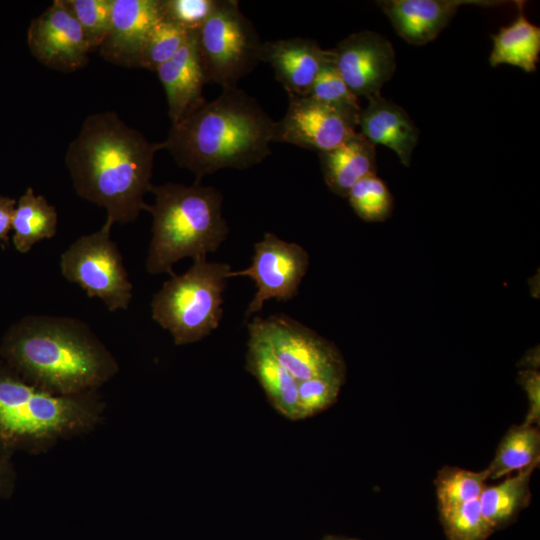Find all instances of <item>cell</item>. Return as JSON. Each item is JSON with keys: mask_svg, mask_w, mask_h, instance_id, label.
<instances>
[{"mask_svg": "<svg viewBox=\"0 0 540 540\" xmlns=\"http://www.w3.org/2000/svg\"><path fill=\"white\" fill-rule=\"evenodd\" d=\"M156 72L166 94L172 124L206 102L202 95L206 79L196 33H190L177 54Z\"/></svg>", "mask_w": 540, "mask_h": 540, "instance_id": "cell-17", "label": "cell"}, {"mask_svg": "<svg viewBox=\"0 0 540 540\" xmlns=\"http://www.w3.org/2000/svg\"><path fill=\"white\" fill-rule=\"evenodd\" d=\"M162 18L161 0H112L110 28L100 55L113 64L137 67L149 33Z\"/></svg>", "mask_w": 540, "mask_h": 540, "instance_id": "cell-14", "label": "cell"}, {"mask_svg": "<svg viewBox=\"0 0 540 540\" xmlns=\"http://www.w3.org/2000/svg\"><path fill=\"white\" fill-rule=\"evenodd\" d=\"M219 0H161L163 18L188 33H196L216 9Z\"/></svg>", "mask_w": 540, "mask_h": 540, "instance_id": "cell-32", "label": "cell"}, {"mask_svg": "<svg viewBox=\"0 0 540 540\" xmlns=\"http://www.w3.org/2000/svg\"><path fill=\"white\" fill-rule=\"evenodd\" d=\"M0 354L3 365L21 379L56 395L97 392L119 371L91 328L71 317H24L6 332Z\"/></svg>", "mask_w": 540, "mask_h": 540, "instance_id": "cell-2", "label": "cell"}, {"mask_svg": "<svg viewBox=\"0 0 540 540\" xmlns=\"http://www.w3.org/2000/svg\"><path fill=\"white\" fill-rule=\"evenodd\" d=\"M260 60L271 65L288 95L305 97L332 53L312 39L294 37L264 42Z\"/></svg>", "mask_w": 540, "mask_h": 540, "instance_id": "cell-15", "label": "cell"}, {"mask_svg": "<svg viewBox=\"0 0 540 540\" xmlns=\"http://www.w3.org/2000/svg\"><path fill=\"white\" fill-rule=\"evenodd\" d=\"M519 382L529 401V411L523 423L536 425L540 417V374L535 369L522 370L519 372Z\"/></svg>", "mask_w": 540, "mask_h": 540, "instance_id": "cell-33", "label": "cell"}, {"mask_svg": "<svg viewBox=\"0 0 540 540\" xmlns=\"http://www.w3.org/2000/svg\"><path fill=\"white\" fill-rule=\"evenodd\" d=\"M288 96L286 113L275 125L274 142L289 143L320 154L338 147L358 132L360 113L309 96Z\"/></svg>", "mask_w": 540, "mask_h": 540, "instance_id": "cell-11", "label": "cell"}, {"mask_svg": "<svg viewBox=\"0 0 540 540\" xmlns=\"http://www.w3.org/2000/svg\"><path fill=\"white\" fill-rule=\"evenodd\" d=\"M231 271L227 263L196 259L185 273H174L155 293L152 318L169 331L176 345L198 342L218 328Z\"/></svg>", "mask_w": 540, "mask_h": 540, "instance_id": "cell-6", "label": "cell"}, {"mask_svg": "<svg viewBox=\"0 0 540 540\" xmlns=\"http://www.w3.org/2000/svg\"><path fill=\"white\" fill-rule=\"evenodd\" d=\"M189 34L176 24L162 18L149 33L141 50L137 67L156 71L177 54Z\"/></svg>", "mask_w": 540, "mask_h": 540, "instance_id": "cell-28", "label": "cell"}, {"mask_svg": "<svg viewBox=\"0 0 540 540\" xmlns=\"http://www.w3.org/2000/svg\"><path fill=\"white\" fill-rule=\"evenodd\" d=\"M309 97L344 110L360 113L358 98L346 85L332 61L317 76Z\"/></svg>", "mask_w": 540, "mask_h": 540, "instance_id": "cell-31", "label": "cell"}, {"mask_svg": "<svg viewBox=\"0 0 540 540\" xmlns=\"http://www.w3.org/2000/svg\"><path fill=\"white\" fill-rule=\"evenodd\" d=\"M163 142H150L117 113L89 115L65 155L79 197L107 212L114 223L135 221L146 210L156 152Z\"/></svg>", "mask_w": 540, "mask_h": 540, "instance_id": "cell-1", "label": "cell"}, {"mask_svg": "<svg viewBox=\"0 0 540 540\" xmlns=\"http://www.w3.org/2000/svg\"><path fill=\"white\" fill-rule=\"evenodd\" d=\"M345 377H314L298 382L300 419L314 416L329 408L339 395Z\"/></svg>", "mask_w": 540, "mask_h": 540, "instance_id": "cell-29", "label": "cell"}, {"mask_svg": "<svg viewBox=\"0 0 540 540\" xmlns=\"http://www.w3.org/2000/svg\"><path fill=\"white\" fill-rule=\"evenodd\" d=\"M346 198L354 212L367 222L384 221L393 210V196L377 174L358 181Z\"/></svg>", "mask_w": 540, "mask_h": 540, "instance_id": "cell-26", "label": "cell"}, {"mask_svg": "<svg viewBox=\"0 0 540 540\" xmlns=\"http://www.w3.org/2000/svg\"><path fill=\"white\" fill-rule=\"evenodd\" d=\"M113 224L77 238L60 256L63 277L78 285L90 298H99L111 312L126 310L133 285L117 244L111 239Z\"/></svg>", "mask_w": 540, "mask_h": 540, "instance_id": "cell-8", "label": "cell"}, {"mask_svg": "<svg viewBox=\"0 0 540 540\" xmlns=\"http://www.w3.org/2000/svg\"><path fill=\"white\" fill-rule=\"evenodd\" d=\"M309 262V254L301 245L266 232L263 239L254 244L250 266L230 272V278L246 276L257 287L246 309L245 318L260 311L270 299L283 302L293 299L298 294Z\"/></svg>", "mask_w": 540, "mask_h": 540, "instance_id": "cell-10", "label": "cell"}, {"mask_svg": "<svg viewBox=\"0 0 540 540\" xmlns=\"http://www.w3.org/2000/svg\"><path fill=\"white\" fill-rule=\"evenodd\" d=\"M358 126L370 143L388 147L403 165L410 166L419 130L401 106L381 94L371 97L360 111Z\"/></svg>", "mask_w": 540, "mask_h": 540, "instance_id": "cell-18", "label": "cell"}, {"mask_svg": "<svg viewBox=\"0 0 540 540\" xmlns=\"http://www.w3.org/2000/svg\"><path fill=\"white\" fill-rule=\"evenodd\" d=\"M276 122L237 86L205 102L171 125L162 141L178 166L191 171L195 183L220 169H247L271 154Z\"/></svg>", "mask_w": 540, "mask_h": 540, "instance_id": "cell-3", "label": "cell"}, {"mask_svg": "<svg viewBox=\"0 0 540 540\" xmlns=\"http://www.w3.org/2000/svg\"><path fill=\"white\" fill-rule=\"evenodd\" d=\"M16 203L13 198L0 196V241L8 239Z\"/></svg>", "mask_w": 540, "mask_h": 540, "instance_id": "cell-35", "label": "cell"}, {"mask_svg": "<svg viewBox=\"0 0 540 540\" xmlns=\"http://www.w3.org/2000/svg\"><path fill=\"white\" fill-rule=\"evenodd\" d=\"M323 540H359L356 538H349V537H343V536H333V535H327L323 538Z\"/></svg>", "mask_w": 540, "mask_h": 540, "instance_id": "cell-36", "label": "cell"}, {"mask_svg": "<svg viewBox=\"0 0 540 540\" xmlns=\"http://www.w3.org/2000/svg\"><path fill=\"white\" fill-rule=\"evenodd\" d=\"M498 1L482 0H382L377 1L397 34L420 46L434 40L463 5L490 7Z\"/></svg>", "mask_w": 540, "mask_h": 540, "instance_id": "cell-16", "label": "cell"}, {"mask_svg": "<svg viewBox=\"0 0 540 540\" xmlns=\"http://www.w3.org/2000/svg\"><path fill=\"white\" fill-rule=\"evenodd\" d=\"M27 43L31 54L39 62L63 72L84 67L92 49L65 0H54L32 20Z\"/></svg>", "mask_w": 540, "mask_h": 540, "instance_id": "cell-13", "label": "cell"}, {"mask_svg": "<svg viewBox=\"0 0 540 540\" xmlns=\"http://www.w3.org/2000/svg\"><path fill=\"white\" fill-rule=\"evenodd\" d=\"M487 479V469L474 472L459 467L442 468L434 481L439 510L478 499Z\"/></svg>", "mask_w": 540, "mask_h": 540, "instance_id": "cell-25", "label": "cell"}, {"mask_svg": "<svg viewBox=\"0 0 540 540\" xmlns=\"http://www.w3.org/2000/svg\"><path fill=\"white\" fill-rule=\"evenodd\" d=\"M150 192L155 200L146 207L153 218L145 262L148 273L172 276L173 265L179 260L206 258L227 238L223 197L216 188L169 182L152 185Z\"/></svg>", "mask_w": 540, "mask_h": 540, "instance_id": "cell-5", "label": "cell"}, {"mask_svg": "<svg viewBox=\"0 0 540 540\" xmlns=\"http://www.w3.org/2000/svg\"><path fill=\"white\" fill-rule=\"evenodd\" d=\"M57 224L56 208L43 195H36L28 187L16 203L13 214L11 229L15 249L27 253L36 243L53 238Z\"/></svg>", "mask_w": 540, "mask_h": 540, "instance_id": "cell-22", "label": "cell"}, {"mask_svg": "<svg viewBox=\"0 0 540 540\" xmlns=\"http://www.w3.org/2000/svg\"><path fill=\"white\" fill-rule=\"evenodd\" d=\"M516 6L515 20L492 35L489 63L492 67L508 64L530 73L536 71L539 61L540 28L526 18L523 1H516Z\"/></svg>", "mask_w": 540, "mask_h": 540, "instance_id": "cell-21", "label": "cell"}, {"mask_svg": "<svg viewBox=\"0 0 540 540\" xmlns=\"http://www.w3.org/2000/svg\"><path fill=\"white\" fill-rule=\"evenodd\" d=\"M82 27L91 48H99L111 23L112 0H65Z\"/></svg>", "mask_w": 540, "mask_h": 540, "instance_id": "cell-30", "label": "cell"}, {"mask_svg": "<svg viewBox=\"0 0 540 540\" xmlns=\"http://www.w3.org/2000/svg\"><path fill=\"white\" fill-rule=\"evenodd\" d=\"M247 327L270 347L298 382L314 377H345V363L337 347L300 322L283 315L257 316Z\"/></svg>", "mask_w": 540, "mask_h": 540, "instance_id": "cell-9", "label": "cell"}, {"mask_svg": "<svg viewBox=\"0 0 540 540\" xmlns=\"http://www.w3.org/2000/svg\"><path fill=\"white\" fill-rule=\"evenodd\" d=\"M248 332L246 370L257 379L269 403L277 412L290 420H300L298 381L283 367L261 338Z\"/></svg>", "mask_w": 540, "mask_h": 540, "instance_id": "cell-19", "label": "cell"}, {"mask_svg": "<svg viewBox=\"0 0 540 540\" xmlns=\"http://www.w3.org/2000/svg\"><path fill=\"white\" fill-rule=\"evenodd\" d=\"M104 410L97 392L52 394L0 365V443L11 455L44 452L63 439L92 431Z\"/></svg>", "mask_w": 540, "mask_h": 540, "instance_id": "cell-4", "label": "cell"}, {"mask_svg": "<svg viewBox=\"0 0 540 540\" xmlns=\"http://www.w3.org/2000/svg\"><path fill=\"white\" fill-rule=\"evenodd\" d=\"M331 53L332 64L357 98L380 95L396 70L391 42L375 31L353 33L331 49Z\"/></svg>", "mask_w": 540, "mask_h": 540, "instance_id": "cell-12", "label": "cell"}, {"mask_svg": "<svg viewBox=\"0 0 540 540\" xmlns=\"http://www.w3.org/2000/svg\"><path fill=\"white\" fill-rule=\"evenodd\" d=\"M16 486V472L11 454L0 443V501L10 498Z\"/></svg>", "mask_w": 540, "mask_h": 540, "instance_id": "cell-34", "label": "cell"}, {"mask_svg": "<svg viewBox=\"0 0 540 540\" xmlns=\"http://www.w3.org/2000/svg\"><path fill=\"white\" fill-rule=\"evenodd\" d=\"M540 433L536 425H514L502 438L488 466L489 479H499L539 463Z\"/></svg>", "mask_w": 540, "mask_h": 540, "instance_id": "cell-24", "label": "cell"}, {"mask_svg": "<svg viewBox=\"0 0 540 540\" xmlns=\"http://www.w3.org/2000/svg\"><path fill=\"white\" fill-rule=\"evenodd\" d=\"M534 463L499 484L485 486L478 501L481 511L495 531L509 524L530 502L529 483Z\"/></svg>", "mask_w": 540, "mask_h": 540, "instance_id": "cell-23", "label": "cell"}, {"mask_svg": "<svg viewBox=\"0 0 540 540\" xmlns=\"http://www.w3.org/2000/svg\"><path fill=\"white\" fill-rule=\"evenodd\" d=\"M439 511L448 540H486L494 532L478 499Z\"/></svg>", "mask_w": 540, "mask_h": 540, "instance_id": "cell-27", "label": "cell"}, {"mask_svg": "<svg viewBox=\"0 0 540 540\" xmlns=\"http://www.w3.org/2000/svg\"><path fill=\"white\" fill-rule=\"evenodd\" d=\"M321 170L328 188L346 198L361 179L376 174V149L357 132L338 147L319 154Z\"/></svg>", "mask_w": 540, "mask_h": 540, "instance_id": "cell-20", "label": "cell"}, {"mask_svg": "<svg viewBox=\"0 0 540 540\" xmlns=\"http://www.w3.org/2000/svg\"><path fill=\"white\" fill-rule=\"evenodd\" d=\"M196 39L206 83L237 86L261 61L263 43L235 0H219Z\"/></svg>", "mask_w": 540, "mask_h": 540, "instance_id": "cell-7", "label": "cell"}]
</instances>
